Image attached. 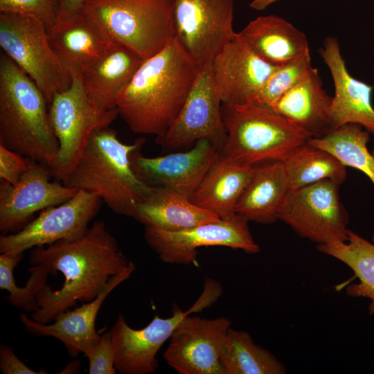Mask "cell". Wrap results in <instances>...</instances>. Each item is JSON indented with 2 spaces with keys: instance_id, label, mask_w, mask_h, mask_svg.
<instances>
[{
  "instance_id": "1",
  "label": "cell",
  "mask_w": 374,
  "mask_h": 374,
  "mask_svg": "<svg viewBox=\"0 0 374 374\" xmlns=\"http://www.w3.org/2000/svg\"><path fill=\"white\" fill-rule=\"evenodd\" d=\"M32 265H43L51 274L64 277L62 286L52 290L44 285L36 296L39 309L30 318L42 323L54 321L78 301L89 302L105 288L110 278L129 263L103 221L94 222L87 233L73 240H59L32 249Z\"/></svg>"
},
{
  "instance_id": "2",
  "label": "cell",
  "mask_w": 374,
  "mask_h": 374,
  "mask_svg": "<svg viewBox=\"0 0 374 374\" xmlns=\"http://www.w3.org/2000/svg\"><path fill=\"white\" fill-rule=\"evenodd\" d=\"M200 67L175 36L139 66L118 100V116L134 133L163 136L179 113Z\"/></svg>"
},
{
  "instance_id": "3",
  "label": "cell",
  "mask_w": 374,
  "mask_h": 374,
  "mask_svg": "<svg viewBox=\"0 0 374 374\" xmlns=\"http://www.w3.org/2000/svg\"><path fill=\"white\" fill-rule=\"evenodd\" d=\"M48 102L35 82L6 54L0 55V145L49 166L59 143Z\"/></svg>"
},
{
  "instance_id": "4",
  "label": "cell",
  "mask_w": 374,
  "mask_h": 374,
  "mask_svg": "<svg viewBox=\"0 0 374 374\" xmlns=\"http://www.w3.org/2000/svg\"><path fill=\"white\" fill-rule=\"evenodd\" d=\"M145 143L125 144L108 127L95 130L64 185L98 196L114 212L131 217L136 204L152 190L130 163V154Z\"/></svg>"
},
{
  "instance_id": "5",
  "label": "cell",
  "mask_w": 374,
  "mask_h": 374,
  "mask_svg": "<svg viewBox=\"0 0 374 374\" xmlns=\"http://www.w3.org/2000/svg\"><path fill=\"white\" fill-rule=\"evenodd\" d=\"M221 114L226 137L220 152L238 163L283 162L311 138L271 108L256 103L222 104Z\"/></svg>"
},
{
  "instance_id": "6",
  "label": "cell",
  "mask_w": 374,
  "mask_h": 374,
  "mask_svg": "<svg viewBox=\"0 0 374 374\" xmlns=\"http://www.w3.org/2000/svg\"><path fill=\"white\" fill-rule=\"evenodd\" d=\"M81 12L107 41L144 60L175 37L173 0H88Z\"/></svg>"
},
{
  "instance_id": "7",
  "label": "cell",
  "mask_w": 374,
  "mask_h": 374,
  "mask_svg": "<svg viewBox=\"0 0 374 374\" xmlns=\"http://www.w3.org/2000/svg\"><path fill=\"white\" fill-rule=\"evenodd\" d=\"M66 90L55 94L48 104V116L59 148L51 167L53 177L65 184L82 156L92 132L108 127L118 116L117 108L103 110L87 96L82 75L72 73Z\"/></svg>"
},
{
  "instance_id": "8",
  "label": "cell",
  "mask_w": 374,
  "mask_h": 374,
  "mask_svg": "<svg viewBox=\"0 0 374 374\" xmlns=\"http://www.w3.org/2000/svg\"><path fill=\"white\" fill-rule=\"evenodd\" d=\"M47 29L34 17L0 12L1 48L35 82L49 104L70 87L72 75L53 50Z\"/></svg>"
},
{
  "instance_id": "9",
  "label": "cell",
  "mask_w": 374,
  "mask_h": 374,
  "mask_svg": "<svg viewBox=\"0 0 374 374\" xmlns=\"http://www.w3.org/2000/svg\"><path fill=\"white\" fill-rule=\"evenodd\" d=\"M339 186L325 179L290 190L278 212V220L317 245L346 242L349 217L340 201Z\"/></svg>"
},
{
  "instance_id": "10",
  "label": "cell",
  "mask_w": 374,
  "mask_h": 374,
  "mask_svg": "<svg viewBox=\"0 0 374 374\" xmlns=\"http://www.w3.org/2000/svg\"><path fill=\"white\" fill-rule=\"evenodd\" d=\"M220 296L216 288L206 285L202 294L188 310L184 312L173 305L172 315L168 318L154 316L148 325L142 329L132 328L120 314L109 330L115 353L114 366L124 374H148L158 367L156 355L170 338L173 331L188 314L202 310L213 303Z\"/></svg>"
},
{
  "instance_id": "11",
  "label": "cell",
  "mask_w": 374,
  "mask_h": 374,
  "mask_svg": "<svg viewBox=\"0 0 374 374\" xmlns=\"http://www.w3.org/2000/svg\"><path fill=\"white\" fill-rule=\"evenodd\" d=\"M248 220L237 214L228 220L219 219L177 231L145 227L147 244L168 263L196 264L197 249L222 246L256 253L260 247L253 240Z\"/></svg>"
},
{
  "instance_id": "12",
  "label": "cell",
  "mask_w": 374,
  "mask_h": 374,
  "mask_svg": "<svg viewBox=\"0 0 374 374\" xmlns=\"http://www.w3.org/2000/svg\"><path fill=\"white\" fill-rule=\"evenodd\" d=\"M233 11L234 0H173L175 36L200 66L237 36Z\"/></svg>"
},
{
  "instance_id": "13",
  "label": "cell",
  "mask_w": 374,
  "mask_h": 374,
  "mask_svg": "<svg viewBox=\"0 0 374 374\" xmlns=\"http://www.w3.org/2000/svg\"><path fill=\"white\" fill-rule=\"evenodd\" d=\"M101 199L80 190L66 202L42 211L35 220L19 231L0 237L1 253H24L28 249L73 240L84 236L98 213Z\"/></svg>"
},
{
  "instance_id": "14",
  "label": "cell",
  "mask_w": 374,
  "mask_h": 374,
  "mask_svg": "<svg viewBox=\"0 0 374 374\" xmlns=\"http://www.w3.org/2000/svg\"><path fill=\"white\" fill-rule=\"evenodd\" d=\"M221 105L210 62L200 67L177 118L163 136L156 138L157 143L175 149L207 139L221 148L226 137Z\"/></svg>"
},
{
  "instance_id": "15",
  "label": "cell",
  "mask_w": 374,
  "mask_h": 374,
  "mask_svg": "<svg viewBox=\"0 0 374 374\" xmlns=\"http://www.w3.org/2000/svg\"><path fill=\"white\" fill-rule=\"evenodd\" d=\"M27 160V169L15 185L0 181V231L3 234L19 231L35 212L61 204L80 190L52 182L49 166Z\"/></svg>"
},
{
  "instance_id": "16",
  "label": "cell",
  "mask_w": 374,
  "mask_h": 374,
  "mask_svg": "<svg viewBox=\"0 0 374 374\" xmlns=\"http://www.w3.org/2000/svg\"><path fill=\"white\" fill-rule=\"evenodd\" d=\"M231 321L186 316L173 331L163 357L180 374H226L220 350Z\"/></svg>"
},
{
  "instance_id": "17",
  "label": "cell",
  "mask_w": 374,
  "mask_h": 374,
  "mask_svg": "<svg viewBox=\"0 0 374 374\" xmlns=\"http://www.w3.org/2000/svg\"><path fill=\"white\" fill-rule=\"evenodd\" d=\"M142 146L130 157L136 175L151 186L168 187L190 199L221 149L209 139H202L188 151L148 157L141 152Z\"/></svg>"
},
{
  "instance_id": "18",
  "label": "cell",
  "mask_w": 374,
  "mask_h": 374,
  "mask_svg": "<svg viewBox=\"0 0 374 374\" xmlns=\"http://www.w3.org/2000/svg\"><path fill=\"white\" fill-rule=\"evenodd\" d=\"M276 66L258 57L238 33L211 61L213 80L222 104L253 103Z\"/></svg>"
},
{
  "instance_id": "19",
  "label": "cell",
  "mask_w": 374,
  "mask_h": 374,
  "mask_svg": "<svg viewBox=\"0 0 374 374\" xmlns=\"http://www.w3.org/2000/svg\"><path fill=\"white\" fill-rule=\"evenodd\" d=\"M319 54L329 69L335 86L330 108L333 129L356 123L374 134L373 87L350 74L336 37H327Z\"/></svg>"
},
{
  "instance_id": "20",
  "label": "cell",
  "mask_w": 374,
  "mask_h": 374,
  "mask_svg": "<svg viewBox=\"0 0 374 374\" xmlns=\"http://www.w3.org/2000/svg\"><path fill=\"white\" fill-rule=\"evenodd\" d=\"M135 269V265L130 262L125 270L110 278L105 288L95 299L73 310L61 313L53 323L35 321L21 312L20 320L28 332L61 341L71 356H77L80 353L84 354L100 337L95 323L103 303L116 287L130 277Z\"/></svg>"
},
{
  "instance_id": "21",
  "label": "cell",
  "mask_w": 374,
  "mask_h": 374,
  "mask_svg": "<svg viewBox=\"0 0 374 374\" xmlns=\"http://www.w3.org/2000/svg\"><path fill=\"white\" fill-rule=\"evenodd\" d=\"M332 97L323 87L317 68L283 94L271 109L308 132L321 138L333 129L330 108Z\"/></svg>"
},
{
  "instance_id": "22",
  "label": "cell",
  "mask_w": 374,
  "mask_h": 374,
  "mask_svg": "<svg viewBox=\"0 0 374 374\" xmlns=\"http://www.w3.org/2000/svg\"><path fill=\"white\" fill-rule=\"evenodd\" d=\"M144 60L129 48L112 44L82 75L84 91L98 108H116L118 100Z\"/></svg>"
},
{
  "instance_id": "23",
  "label": "cell",
  "mask_w": 374,
  "mask_h": 374,
  "mask_svg": "<svg viewBox=\"0 0 374 374\" xmlns=\"http://www.w3.org/2000/svg\"><path fill=\"white\" fill-rule=\"evenodd\" d=\"M47 33L53 50L71 74L82 75L113 44L82 12L57 21Z\"/></svg>"
},
{
  "instance_id": "24",
  "label": "cell",
  "mask_w": 374,
  "mask_h": 374,
  "mask_svg": "<svg viewBox=\"0 0 374 374\" xmlns=\"http://www.w3.org/2000/svg\"><path fill=\"white\" fill-rule=\"evenodd\" d=\"M132 217L145 226L177 231L220 218L197 206L186 195L168 187L153 186L135 206Z\"/></svg>"
},
{
  "instance_id": "25",
  "label": "cell",
  "mask_w": 374,
  "mask_h": 374,
  "mask_svg": "<svg viewBox=\"0 0 374 374\" xmlns=\"http://www.w3.org/2000/svg\"><path fill=\"white\" fill-rule=\"evenodd\" d=\"M254 170L255 166L229 160L220 152L192 197V202L220 219L233 217L237 203Z\"/></svg>"
},
{
  "instance_id": "26",
  "label": "cell",
  "mask_w": 374,
  "mask_h": 374,
  "mask_svg": "<svg viewBox=\"0 0 374 374\" xmlns=\"http://www.w3.org/2000/svg\"><path fill=\"white\" fill-rule=\"evenodd\" d=\"M238 34L258 57L274 66L310 51L305 35L288 21L274 15L253 19Z\"/></svg>"
},
{
  "instance_id": "27",
  "label": "cell",
  "mask_w": 374,
  "mask_h": 374,
  "mask_svg": "<svg viewBox=\"0 0 374 374\" xmlns=\"http://www.w3.org/2000/svg\"><path fill=\"white\" fill-rule=\"evenodd\" d=\"M291 188L282 161L255 166L251 179L240 197L235 213L248 221L271 224Z\"/></svg>"
},
{
  "instance_id": "28",
  "label": "cell",
  "mask_w": 374,
  "mask_h": 374,
  "mask_svg": "<svg viewBox=\"0 0 374 374\" xmlns=\"http://www.w3.org/2000/svg\"><path fill=\"white\" fill-rule=\"evenodd\" d=\"M319 251L346 265L359 280L349 285L346 294L355 297H366L371 301L368 311L374 314V242H370L355 232L348 230L344 242L317 245Z\"/></svg>"
},
{
  "instance_id": "29",
  "label": "cell",
  "mask_w": 374,
  "mask_h": 374,
  "mask_svg": "<svg viewBox=\"0 0 374 374\" xmlns=\"http://www.w3.org/2000/svg\"><path fill=\"white\" fill-rule=\"evenodd\" d=\"M291 190L328 179L340 185L346 166L329 152L305 143L283 161Z\"/></svg>"
},
{
  "instance_id": "30",
  "label": "cell",
  "mask_w": 374,
  "mask_h": 374,
  "mask_svg": "<svg viewBox=\"0 0 374 374\" xmlns=\"http://www.w3.org/2000/svg\"><path fill=\"white\" fill-rule=\"evenodd\" d=\"M226 374H283L286 369L275 356L256 345L250 335L230 328L220 350Z\"/></svg>"
},
{
  "instance_id": "31",
  "label": "cell",
  "mask_w": 374,
  "mask_h": 374,
  "mask_svg": "<svg viewBox=\"0 0 374 374\" xmlns=\"http://www.w3.org/2000/svg\"><path fill=\"white\" fill-rule=\"evenodd\" d=\"M369 133L359 124L348 123L323 137L310 138L308 143L329 152L345 166L364 172L374 185V156L367 148Z\"/></svg>"
},
{
  "instance_id": "32",
  "label": "cell",
  "mask_w": 374,
  "mask_h": 374,
  "mask_svg": "<svg viewBox=\"0 0 374 374\" xmlns=\"http://www.w3.org/2000/svg\"><path fill=\"white\" fill-rule=\"evenodd\" d=\"M23 258V253H1L0 288L9 292L8 302L13 306L26 312H35L39 309L36 296L46 285L49 269L43 265H33L29 269L30 277L24 287L16 285L14 269Z\"/></svg>"
},
{
  "instance_id": "33",
  "label": "cell",
  "mask_w": 374,
  "mask_h": 374,
  "mask_svg": "<svg viewBox=\"0 0 374 374\" xmlns=\"http://www.w3.org/2000/svg\"><path fill=\"white\" fill-rule=\"evenodd\" d=\"M312 68L310 51L277 66L267 79L253 103L271 108L283 94L302 80Z\"/></svg>"
},
{
  "instance_id": "34",
  "label": "cell",
  "mask_w": 374,
  "mask_h": 374,
  "mask_svg": "<svg viewBox=\"0 0 374 374\" xmlns=\"http://www.w3.org/2000/svg\"><path fill=\"white\" fill-rule=\"evenodd\" d=\"M0 12L34 17L49 28L57 21L59 0H0Z\"/></svg>"
},
{
  "instance_id": "35",
  "label": "cell",
  "mask_w": 374,
  "mask_h": 374,
  "mask_svg": "<svg viewBox=\"0 0 374 374\" xmlns=\"http://www.w3.org/2000/svg\"><path fill=\"white\" fill-rule=\"evenodd\" d=\"M84 355L89 360V374H115V353L110 331L100 335Z\"/></svg>"
},
{
  "instance_id": "36",
  "label": "cell",
  "mask_w": 374,
  "mask_h": 374,
  "mask_svg": "<svg viewBox=\"0 0 374 374\" xmlns=\"http://www.w3.org/2000/svg\"><path fill=\"white\" fill-rule=\"evenodd\" d=\"M28 167L27 157L0 145V179L15 185Z\"/></svg>"
},
{
  "instance_id": "37",
  "label": "cell",
  "mask_w": 374,
  "mask_h": 374,
  "mask_svg": "<svg viewBox=\"0 0 374 374\" xmlns=\"http://www.w3.org/2000/svg\"><path fill=\"white\" fill-rule=\"evenodd\" d=\"M0 368L3 374H44L46 371H36L22 362L8 346L0 347Z\"/></svg>"
},
{
  "instance_id": "38",
  "label": "cell",
  "mask_w": 374,
  "mask_h": 374,
  "mask_svg": "<svg viewBox=\"0 0 374 374\" xmlns=\"http://www.w3.org/2000/svg\"><path fill=\"white\" fill-rule=\"evenodd\" d=\"M87 1L88 0H59L57 21L80 12Z\"/></svg>"
},
{
  "instance_id": "39",
  "label": "cell",
  "mask_w": 374,
  "mask_h": 374,
  "mask_svg": "<svg viewBox=\"0 0 374 374\" xmlns=\"http://www.w3.org/2000/svg\"><path fill=\"white\" fill-rule=\"evenodd\" d=\"M278 0H252L249 6L256 10H263Z\"/></svg>"
},
{
  "instance_id": "40",
  "label": "cell",
  "mask_w": 374,
  "mask_h": 374,
  "mask_svg": "<svg viewBox=\"0 0 374 374\" xmlns=\"http://www.w3.org/2000/svg\"><path fill=\"white\" fill-rule=\"evenodd\" d=\"M373 242H374V232H373Z\"/></svg>"
},
{
  "instance_id": "41",
  "label": "cell",
  "mask_w": 374,
  "mask_h": 374,
  "mask_svg": "<svg viewBox=\"0 0 374 374\" xmlns=\"http://www.w3.org/2000/svg\"><path fill=\"white\" fill-rule=\"evenodd\" d=\"M373 155L374 156V149L373 150L372 152Z\"/></svg>"
}]
</instances>
